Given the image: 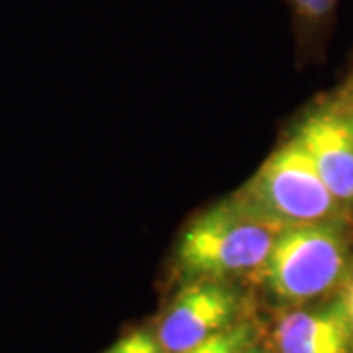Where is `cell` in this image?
Listing matches in <instances>:
<instances>
[{"label":"cell","instance_id":"obj_9","mask_svg":"<svg viewBox=\"0 0 353 353\" xmlns=\"http://www.w3.org/2000/svg\"><path fill=\"white\" fill-rule=\"evenodd\" d=\"M106 353H165L159 340L152 336L150 332H132L118 340Z\"/></svg>","mask_w":353,"mask_h":353},{"label":"cell","instance_id":"obj_10","mask_svg":"<svg viewBox=\"0 0 353 353\" xmlns=\"http://www.w3.org/2000/svg\"><path fill=\"white\" fill-rule=\"evenodd\" d=\"M343 306H345L347 316H350V320H352V324H353V285L350 287V290H347V296H345V303H343Z\"/></svg>","mask_w":353,"mask_h":353},{"label":"cell","instance_id":"obj_2","mask_svg":"<svg viewBox=\"0 0 353 353\" xmlns=\"http://www.w3.org/2000/svg\"><path fill=\"white\" fill-rule=\"evenodd\" d=\"M347 243L334 224L289 226L279 234L259 275L283 303H306L340 283Z\"/></svg>","mask_w":353,"mask_h":353},{"label":"cell","instance_id":"obj_5","mask_svg":"<svg viewBox=\"0 0 353 353\" xmlns=\"http://www.w3.org/2000/svg\"><path fill=\"white\" fill-rule=\"evenodd\" d=\"M294 138L341 206H353L352 112L332 106L320 108L304 118Z\"/></svg>","mask_w":353,"mask_h":353},{"label":"cell","instance_id":"obj_8","mask_svg":"<svg viewBox=\"0 0 353 353\" xmlns=\"http://www.w3.org/2000/svg\"><path fill=\"white\" fill-rule=\"evenodd\" d=\"M296 20L306 28H320L328 22L338 0H289Z\"/></svg>","mask_w":353,"mask_h":353},{"label":"cell","instance_id":"obj_11","mask_svg":"<svg viewBox=\"0 0 353 353\" xmlns=\"http://www.w3.org/2000/svg\"><path fill=\"white\" fill-rule=\"evenodd\" d=\"M245 353H261V352H259V350H248Z\"/></svg>","mask_w":353,"mask_h":353},{"label":"cell","instance_id":"obj_1","mask_svg":"<svg viewBox=\"0 0 353 353\" xmlns=\"http://www.w3.org/2000/svg\"><path fill=\"white\" fill-rule=\"evenodd\" d=\"M283 226L245 194L196 216L176 245V265L190 281H214L261 271Z\"/></svg>","mask_w":353,"mask_h":353},{"label":"cell","instance_id":"obj_12","mask_svg":"<svg viewBox=\"0 0 353 353\" xmlns=\"http://www.w3.org/2000/svg\"><path fill=\"white\" fill-rule=\"evenodd\" d=\"M352 104H353V102H352ZM350 112H352V118H353V108H350Z\"/></svg>","mask_w":353,"mask_h":353},{"label":"cell","instance_id":"obj_7","mask_svg":"<svg viewBox=\"0 0 353 353\" xmlns=\"http://www.w3.org/2000/svg\"><path fill=\"white\" fill-rule=\"evenodd\" d=\"M252 343L250 326H230L185 353H245Z\"/></svg>","mask_w":353,"mask_h":353},{"label":"cell","instance_id":"obj_6","mask_svg":"<svg viewBox=\"0 0 353 353\" xmlns=\"http://www.w3.org/2000/svg\"><path fill=\"white\" fill-rule=\"evenodd\" d=\"M353 324L343 304L285 316L275 330L279 353H350Z\"/></svg>","mask_w":353,"mask_h":353},{"label":"cell","instance_id":"obj_4","mask_svg":"<svg viewBox=\"0 0 353 353\" xmlns=\"http://www.w3.org/2000/svg\"><path fill=\"white\" fill-rule=\"evenodd\" d=\"M236 296L214 281H190L175 296L159 326L165 353H185L230 328Z\"/></svg>","mask_w":353,"mask_h":353},{"label":"cell","instance_id":"obj_3","mask_svg":"<svg viewBox=\"0 0 353 353\" xmlns=\"http://www.w3.org/2000/svg\"><path fill=\"white\" fill-rule=\"evenodd\" d=\"M240 192L283 226L334 224L343 208L296 138L273 152Z\"/></svg>","mask_w":353,"mask_h":353}]
</instances>
